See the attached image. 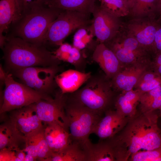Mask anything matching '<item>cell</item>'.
Listing matches in <instances>:
<instances>
[{
	"label": "cell",
	"mask_w": 161,
	"mask_h": 161,
	"mask_svg": "<svg viewBox=\"0 0 161 161\" xmlns=\"http://www.w3.org/2000/svg\"><path fill=\"white\" fill-rule=\"evenodd\" d=\"M128 161H161V147L151 150L138 151L132 154Z\"/></svg>",
	"instance_id": "1f68e13d"
},
{
	"label": "cell",
	"mask_w": 161,
	"mask_h": 161,
	"mask_svg": "<svg viewBox=\"0 0 161 161\" xmlns=\"http://www.w3.org/2000/svg\"><path fill=\"white\" fill-rule=\"evenodd\" d=\"M63 10L44 5L24 10L20 19L12 25V34L10 36L45 45L44 37L50 25Z\"/></svg>",
	"instance_id": "3957f363"
},
{
	"label": "cell",
	"mask_w": 161,
	"mask_h": 161,
	"mask_svg": "<svg viewBox=\"0 0 161 161\" xmlns=\"http://www.w3.org/2000/svg\"><path fill=\"white\" fill-rule=\"evenodd\" d=\"M58 65L32 66L11 71L13 76L22 83L41 94L50 95L57 85L55 76L59 71Z\"/></svg>",
	"instance_id": "9c48e42d"
},
{
	"label": "cell",
	"mask_w": 161,
	"mask_h": 161,
	"mask_svg": "<svg viewBox=\"0 0 161 161\" xmlns=\"http://www.w3.org/2000/svg\"><path fill=\"white\" fill-rule=\"evenodd\" d=\"M91 24L78 28L73 36V45L80 50L90 47L95 42L94 38L96 37Z\"/></svg>",
	"instance_id": "4316f807"
},
{
	"label": "cell",
	"mask_w": 161,
	"mask_h": 161,
	"mask_svg": "<svg viewBox=\"0 0 161 161\" xmlns=\"http://www.w3.org/2000/svg\"><path fill=\"white\" fill-rule=\"evenodd\" d=\"M159 86H161V75L151 69L142 75L134 89L143 94Z\"/></svg>",
	"instance_id": "f1b7e54d"
},
{
	"label": "cell",
	"mask_w": 161,
	"mask_h": 161,
	"mask_svg": "<svg viewBox=\"0 0 161 161\" xmlns=\"http://www.w3.org/2000/svg\"><path fill=\"white\" fill-rule=\"evenodd\" d=\"M49 161H86V158L81 145L72 142L61 151L53 154Z\"/></svg>",
	"instance_id": "484cf974"
},
{
	"label": "cell",
	"mask_w": 161,
	"mask_h": 161,
	"mask_svg": "<svg viewBox=\"0 0 161 161\" xmlns=\"http://www.w3.org/2000/svg\"><path fill=\"white\" fill-rule=\"evenodd\" d=\"M140 113L154 111L161 105V86L142 94L138 105Z\"/></svg>",
	"instance_id": "d4e9b609"
},
{
	"label": "cell",
	"mask_w": 161,
	"mask_h": 161,
	"mask_svg": "<svg viewBox=\"0 0 161 161\" xmlns=\"http://www.w3.org/2000/svg\"><path fill=\"white\" fill-rule=\"evenodd\" d=\"M152 67L154 72L161 75V53H157L153 55Z\"/></svg>",
	"instance_id": "d590c367"
},
{
	"label": "cell",
	"mask_w": 161,
	"mask_h": 161,
	"mask_svg": "<svg viewBox=\"0 0 161 161\" xmlns=\"http://www.w3.org/2000/svg\"><path fill=\"white\" fill-rule=\"evenodd\" d=\"M91 24L99 43H105L112 38L121 30L123 23L120 18L105 11L96 6L92 13Z\"/></svg>",
	"instance_id": "5bb4252c"
},
{
	"label": "cell",
	"mask_w": 161,
	"mask_h": 161,
	"mask_svg": "<svg viewBox=\"0 0 161 161\" xmlns=\"http://www.w3.org/2000/svg\"><path fill=\"white\" fill-rule=\"evenodd\" d=\"M123 1L127 5L130 10V9L132 4L134 0H123Z\"/></svg>",
	"instance_id": "ab89813d"
},
{
	"label": "cell",
	"mask_w": 161,
	"mask_h": 161,
	"mask_svg": "<svg viewBox=\"0 0 161 161\" xmlns=\"http://www.w3.org/2000/svg\"><path fill=\"white\" fill-rule=\"evenodd\" d=\"M25 144V140L16 132L8 121L0 126V150L7 148L15 150Z\"/></svg>",
	"instance_id": "603a6c76"
},
{
	"label": "cell",
	"mask_w": 161,
	"mask_h": 161,
	"mask_svg": "<svg viewBox=\"0 0 161 161\" xmlns=\"http://www.w3.org/2000/svg\"><path fill=\"white\" fill-rule=\"evenodd\" d=\"M36 160L33 157L26 153L24 161H33Z\"/></svg>",
	"instance_id": "f35d334b"
},
{
	"label": "cell",
	"mask_w": 161,
	"mask_h": 161,
	"mask_svg": "<svg viewBox=\"0 0 161 161\" xmlns=\"http://www.w3.org/2000/svg\"><path fill=\"white\" fill-rule=\"evenodd\" d=\"M24 11L33 7L45 5L48 0H21Z\"/></svg>",
	"instance_id": "e575fe53"
},
{
	"label": "cell",
	"mask_w": 161,
	"mask_h": 161,
	"mask_svg": "<svg viewBox=\"0 0 161 161\" xmlns=\"http://www.w3.org/2000/svg\"><path fill=\"white\" fill-rule=\"evenodd\" d=\"M158 0H134L130 9L132 18L149 17L156 19Z\"/></svg>",
	"instance_id": "cb8c5ba5"
},
{
	"label": "cell",
	"mask_w": 161,
	"mask_h": 161,
	"mask_svg": "<svg viewBox=\"0 0 161 161\" xmlns=\"http://www.w3.org/2000/svg\"><path fill=\"white\" fill-rule=\"evenodd\" d=\"M12 74L0 66V79L5 84L0 104V114L35 103L41 100H50V96L40 93L26 85L18 83Z\"/></svg>",
	"instance_id": "5b68a950"
},
{
	"label": "cell",
	"mask_w": 161,
	"mask_h": 161,
	"mask_svg": "<svg viewBox=\"0 0 161 161\" xmlns=\"http://www.w3.org/2000/svg\"><path fill=\"white\" fill-rule=\"evenodd\" d=\"M44 133L52 154L61 151L72 142L68 130L57 124L44 125Z\"/></svg>",
	"instance_id": "d6986e66"
},
{
	"label": "cell",
	"mask_w": 161,
	"mask_h": 161,
	"mask_svg": "<svg viewBox=\"0 0 161 161\" xmlns=\"http://www.w3.org/2000/svg\"><path fill=\"white\" fill-rule=\"evenodd\" d=\"M85 85L68 99L101 115L109 109L114 92L111 80L104 77H91Z\"/></svg>",
	"instance_id": "277c9868"
},
{
	"label": "cell",
	"mask_w": 161,
	"mask_h": 161,
	"mask_svg": "<svg viewBox=\"0 0 161 161\" xmlns=\"http://www.w3.org/2000/svg\"><path fill=\"white\" fill-rule=\"evenodd\" d=\"M65 110L67 129L72 142L83 145L89 140L101 115L76 103L67 97Z\"/></svg>",
	"instance_id": "8992f818"
},
{
	"label": "cell",
	"mask_w": 161,
	"mask_h": 161,
	"mask_svg": "<svg viewBox=\"0 0 161 161\" xmlns=\"http://www.w3.org/2000/svg\"><path fill=\"white\" fill-rule=\"evenodd\" d=\"M92 58L98 64L106 77L110 80L122 67L114 52L103 43H99L97 45L94 50Z\"/></svg>",
	"instance_id": "e0dca14e"
},
{
	"label": "cell",
	"mask_w": 161,
	"mask_h": 161,
	"mask_svg": "<svg viewBox=\"0 0 161 161\" xmlns=\"http://www.w3.org/2000/svg\"><path fill=\"white\" fill-rule=\"evenodd\" d=\"M24 12L21 0L0 1V46L2 49L7 37L3 35L11 25L18 21Z\"/></svg>",
	"instance_id": "2e32d148"
},
{
	"label": "cell",
	"mask_w": 161,
	"mask_h": 161,
	"mask_svg": "<svg viewBox=\"0 0 161 161\" xmlns=\"http://www.w3.org/2000/svg\"><path fill=\"white\" fill-rule=\"evenodd\" d=\"M53 52L60 61H63L76 65L82 59V55L79 49L68 43H63Z\"/></svg>",
	"instance_id": "83f0119b"
},
{
	"label": "cell",
	"mask_w": 161,
	"mask_h": 161,
	"mask_svg": "<svg viewBox=\"0 0 161 161\" xmlns=\"http://www.w3.org/2000/svg\"><path fill=\"white\" fill-rule=\"evenodd\" d=\"M96 144L90 140L82 147L85 153L86 161H117L116 149L110 139Z\"/></svg>",
	"instance_id": "ac0fdd59"
},
{
	"label": "cell",
	"mask_w": 161,
	"mask_h": 161,
	"mask_svg": "<svg viewBox=\"0 0 161 161\" xmlns=\"http://www.w3.org/2000/svg\"><path fill=\"white\" fill-rule=\"evenodd\" d=\"M115 54L122 66L152 59L153 54L142 46L123 28L111 39L104 43Z\"/></svg>",
	"instance_id": "ba28073f"
},
{
	"label": "cell",
	"mask_w": 161,
	"mask_h": 161,
	"mask_svg": "<svg viewBox=\"0 0 161 161\" xmlns=\"http://www.w3.org/2000/svg\"><path fill=\"white\" fill-rule=\"evenodd\" d=\"M103 10L120 18L129 16V9L123 0H99Z\"/></svg>",
	"instance_id": "f546056e"
},
{
	"label": "cell",
	"mask_w": 161,
	"mask_h": 161,
	"mask_svg": "<svg viewBox=\"0 0 161 161\" xmlns=\"http://www.w3.org/2000/svg\"><path fill=\"white\" fill-rule=\"evenodd\" d=\"M154 54L161 53V26L160 25L156 32L154 44Z\"/></svg>",
	"instance_id": "8d00e7d4"
},
{
	"label": "cell",
	"mask_w": 161,
	"mask_h": 161,
	"mask_svg": "<svg viewBox=\"0 0 161 161\" xmlns=\"http://www.w3.org/2000/svg\"><path fill=\"white\" fill-rule=\"evenodd\" d=\"M156 19L149 17L132 18L123 23V28L143 47L154 54V38L160 25Z\"/></svg>",
	"instance_id": "8fae6325"
},
{
	"label": "cell",
	"mask_w": 161,
	"mask_h": 161,
	"mask_svg": "<svg viewBox=\"0 0 161 161\" xmlns=\"http://www.w3.org/2000/svg\"><path fill=\"white\" fill-rule=\"evenodd\" d=\"M157 16L158 18V21L161 22V0H158L157 6Z\"/></svg>",
	"instance_id": "74e56055"
},
{
	"label": "cell",
	"mask_w": 161,
	"mask_h": 161,
	"mask_svg": "<svg viewBox=\"0 0 161 161\" xmlns=\"http://www.w3.org/2000/svg\"><path fill=\"white\" fill-rule=\"evenodd\" d=\"M154 111L138 113L130 118L124 128L112 139L129 157L141 151L161 147V129Z\"/></svg>",
	"instance_id": "6da1fadb"
},
{
	"label": "cell",
	"mask_w": 161,
	"mask_h": 161,
	"mask_svg": "<svg viewBox=\"0 0 161 161\" xmlns=\"http://www.w3.org/2000/svg\"><path fill=\"white\" fill-rule=\"evenodd\" d=\"M0 150V161H20L16 157L15 150L4 148Z\"/></svg>",
	"instance_id": "836d02e7"
},
{
	"label": "cell",
	"mask_w": 161,
	"mask_h": 161,
	"mask_svg": "<svg viewBox=\"0 0 161 161\" xmlns=\"http://www.w3.org/2000/svg\"><path fill=\"white\" fill-rule=\"evenodd\" d=\"M10 112L8 121L16 132L25 139L44 126L32 104Z\"/></svg>",
	"instance_id": "4fadbf2b"
},
{
	"label": "cell",
	"mask_w": 161,
	"mask_h": 161,
	"mask_svg": "<svg viewBox=\"0 0 161 161\" xmlns=\"http://www.w3.org/2000/svg\"><path fill=\"white\" fill-rule=\"evenodd\" d=\"M142 94L135 89L121 92L114 101L115 110L123 117H133L137 113V108Z\"/></svg>",
	"instance_id": "44dd1931"
},
{
	"label": "cell",
	"mask_w": 161,
	"mask_h": 161,
	"mask_svg": "<svg viewBox=\"0 0 161 161\" xmlns=\"http://www.w3.org/2000/svg\"><path fill=\"white\" fill-rule=\"evenodd\" d=\"M159 109H160V116H161V105Z\"/></svg>",
	"instance_id": "60d3db41"
},
{
	"label": "cell",
	"mask_w": 161,
	"mask_h": 161,
	"mask_svg": "<svg viewBox=\"0 0 161 161\" xmlns=\"http://www.w3.org/2000/svg\"><path fill=\"white\" fill-rule=\"evenodd\" d=\"M89 16L76 11L62 10L50 25L44 37V44L60 46L71 32L92 23Z\"/></svg>",
	"instance_id": "52a82bcc"
},
{
	"label": "cell",
	"mask_w": 161,
	"mask_h": 161,
	"mask_svg": "<svg viewBox=\"0 0 161 161\" xmlns=\"http://www.w3.org/2000/svg\"><path fill=\"white\" fill-rule=\"evenodd\" d=\"M2 49L8 72L30 67L58 65L61 61L45 45L32 43L17 37H7Z\"/></svg>",
	"instance_id": "7a4b0ae2"
},
{
	"label": "cell",
	"mask_w": 161,
	"mask_h": 161,
	"mask_svg": "<svg viewBox=\"0 0 161 161\" xmlns=\"http://www.w3.org/2000/svg\"><path fill=\"white\" fill-rule=\"evenodd\" d=\"M105 113L104 116L101 118L92 132L103 140L112 138L118 134L130 119L121 116L115 110L109 109Z\"/></svg>",
	"instance_id": "9a60e30c"
},
{
	"label": "cell",
	"mask_w": 161,
	"mask_h": 161,
	"mask_svg": "<svg viewBox=\"0 0 161 161\" xmlns=\"http://www.w3.org/2000/svg\"><path fill=\"white\" fill-rule=\"evenodd\" d=\"M36 144L38 151L37 160L49 161L52 153L45 137L43 127L32 134Z\"/></svg>",
	"instance_id": "4dcf8cb0"
},
{
	"label": "cell",
	"mask_w": 161,
	"mask_h": 161,
	"mask_svg": "<svg viewBox=\"0 0 161 161\" xmlns=\"http://www.w3.org/2000/svg\"><path fill=\"white\" fill-rule=\"evenodd\" d=\"M24 150L27 154L32 156L37 160V147L32 134L25 138Z\"/></svg>",
	"instance_id": "d6a6232c"
},
{
	"label": "cell",
	"mask_w": 161,
	"mask_h": 161,
	"mask_svg": "<svg viewBox=\"0 0 161 161\" xmlns=\"http://www.w3.org/2000/svg\"><path fill=\"white\" fill-rule=\"evenodd\" d=\"M66 95L60 91L51 100H41L32 104L37 116L44 124H57L68 130L65 110Z\"/></svg>",
	"instance_id": "30bf717a"
},
{
	"label": "cell",
	"mask_w": 161,
	"mask_h": 161,
	"mask_svg": "<svg viewBox=\"0 0 161 161\" xmlns=\"http://www.w3.org/2000/svg\"><path fill=\"white\" fill-rule=\"evenodd\" d=\"M152 59L123 66L111 80L114 90L121 92L134 89L142 75L146 71L153 69Z\"/></svg>",
	"instance_id": "7c38bea8"
},
{
	"label": "cell",
	"mask_w": 161,
	"mask_h": 161,
	"mask_svg": "<svg viewBox=\"0 0 161 161\" xmlns=\"http://www.w3.org/2000/svg\"><path fill=\"white\" fill-rule=\"evenodd\" d=\"M90 72L69 69L56 75L55 80L62 94L74 92L91 77Z\"/></svg>",
	"instance_id": "ffe728a7"
},
{
	"label": "cell",
	"mask_w": 161,
	"mask_h": 161,
	"mask_svg": "<svg viewBox=\"0 0 161 161\" xmlns=\"http://www.w3.org/2000/svg\"><path fill=\"white\" fill-rule=\"evenodd\" d=\"M97 0H48L45 5L63 10L76 11L90 15Z\"/></svg>",
	"instance_id": "7402d4cb"
}]
</instances>
